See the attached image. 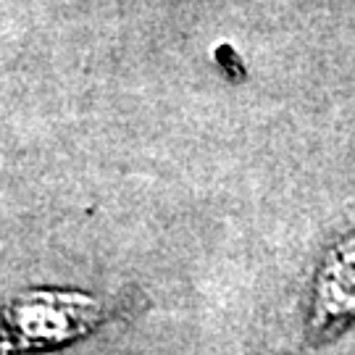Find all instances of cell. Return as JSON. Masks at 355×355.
Returning a JSON list of instances; mask_svg holds the SVG:
<instances>
[{
  "mask_svg": "<svg viewBox=\"0 0 355 355\" xmlns=\"http://www.w3.org/2000/svg\"><path fill=\"white\" fill-rule=\"evenodd\" d=\"M135 308L127 297H98L79 290L32 287L6 308V347L13 353L58 347L79 340Z\"/></svg>",
  "mask_w": 355,
  "mask_h": 355,
  "instance_id": "cell-1",
  "label": "cell"
},
{
  "mask_svg": "<svg viewBox=\"0 0 355 355\" xmlns=\"http://www.w3.org/2000/svg\"><path fill=\"white\" fill-rule=\"evenodd\" d=\"M300 331L295 347L308 350L329 343L355 321V221L318 253L316 263L305 274L300 297Z\"/></svg>",
  "mask_w": 355,
  "mask_h": 355,
  "instance_id": "cell-2",
  "label": "cell"
}]
</instances>
